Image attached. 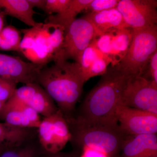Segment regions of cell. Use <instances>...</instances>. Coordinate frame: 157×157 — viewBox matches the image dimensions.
I'll list each match as a JSON object with an SVG mask.
<instances>
[{"label":"cell","instance_id":"52a82bcc","mask_svg":"<svg viewBox=\"0 0 157 157\" xmlns=\"http://www.w3.org/2000/svg\"><path fill=\"white\" fill-rule=\"evenodd\" d=\"M119 104L157 114V84L141 76L128 77Z\"/></svg>","mask_w":157,"mask_h":157},{"label":"cell","instance_id":"7c38bea8","mask_svg":"<svg viewBox=\"0 0 157 157\" xmlns=\"http://www.w3.org/2000/svg\"><path fill=\"white\" fill-rule=\"evenodd\" d=\"M0 116L6 124L24 128L38 129L41 122L36 111L13 96L5 103Z\"/></svg>","mask_w":157,"mask_h":157},{"label":"cell","instance_id":"e0dca14e","mask_svg":"<svg viewBox=\"0 0 157 157\" xmlns=\"http://www.w3.org/2000/svg\"><path fill=\"white\" fill-rule=\"evenodd\" d=\"M133 30L126 28L113 31L112 48L109 58L111 66L117 65L125 56L131 45Z\"/></svg>","mask_w":157,"mask_h":157},{"label":"cell","instance_id":"83f0119b","mask_svg":"<svg viewBox=\"0 0 157 157\" xmlns=\"http://www.w3.org/2000/svg\"><path fill=\"white\" fill-rule=\"evenodd\" d=\"M141 76L157 84V50L152 55Z\"/></svg>","mask_w":157,"mask_h":157},{"label":"cell","instance_id":"30bf717a","mask_svg":"<svg viewBox=\"0 0 157 157\" xmlns=\"http://www.w3.org/2000/svg\"><path fill=\"white\" fill-rule=\"evenodd\" d=\"M157 7L155 0H120L116 8L129 28L138 29L157 25Z\"/></svg>","mask_w":157,"mask_h":157},{"label":"cell","instance_id":"5bb4252c","mask_svg":"<svg viewBox=\"0 0 157 157\" xmlns=\"http://www.w3.org/2000/svg\"><path fill=\"white\" fill-rule=\"evenodd\" d=\"M121 149L125 157L157 156V134L128 135Z\"/></svg>","mask_w":157,"mask_h":157},{"label":"cell","instance_id":"ac0fdd59","mask_svg":"<svg viewBox=\"0 0 157 157\" xmlns=\"http://www.w3.org/2000/svg\"><path fill=\"white\" fill-rule=\"evenodd\" d=\"M29 129L0 123V152L25 142L30 136Z\"/></svg>","mask_w":157,"mask_h":157},{"label":"cell","instance_id":"d6986e66","mask_svg":"<svg viewBox=\"0 0 157 157\" xmlns=\"http://www.w3.org/2000/svg\"><path fill=\"white\" fill-rule=\"evenodd\" d=\"M92 0H71L67 9L60 14L51 15L45 20V23L61 26L66 30L77 14L86 11Z\"/></svg>","mask_w":157,"mask_h":157},{"label":"cell","instance_id":"1f68e13d","mask_svg":"<svg viewBox=\"0 0 157 157\" xmlns=\"http://www.w3.org/2000/svg\"><path fill=\"white\" fill-rule=\"evenodd\" d=\"M46 157H74L70 156L67 155L60 154V152L56 154H49L47 153L46 154Z\"/></svg>","mask_w":157,"mask_h":157},{"label":"cell","instance_id":"4316f807","mask_svg":"<svg viewBox=\"0 0 157 157\" xmlns=\"http://www.w3.org/2000/svg\"><path fill=\"white\" fill-rule=\"evenodd\" d=\"M71 0H46L44 11L46 14H61L66 11L70 5Z\"/></svg>","mask_w":157,"mask_h":157},{"label":"cell","instance_id":"836d02e7","mask_svg":"<svg viewBox=\"0 0 157 157\" xmlns=\"http://www.w3.org/2000/svg\"><path fill=\"white\" fill-rule=\"evenodd\" d=\"M38 157H46V155H43L40 156H38Z\"/></svg>","mask_w":157,"mask_h":157},{"label":"cell","instance_id":"d6a6232c","mask_svg":"<svg viewBox=\"0 0 157 157\" xmlns=\"http://www.w3.org/2000/svg\"><path fill=\"white\" fill-rule=\"evenodd\" d=\"M5 104L4 103H2V102H0V112L2 111Z\"/></svg>","mask_w":157,"mask_h":157},{"label":"cell","instance_id":"484cf974","mask_svg":"<svg viewBox=\"0 0 157 157\" xmlns=\"http://www.w3.org/2000/svg\"><path fill=\"white\" fill-rule=\"evenodd\" d=\"M120 0H92L86 11L88 13L100 12L116 8Z\"/></svg>","mask_w":157,"mask_h":157},{"label":"cell","instance_id":"ba28073f","mask_svg":"<svg viewBox=\"0 0 157 157\" xmlns=\"http://www.w3.org/2000/svg\"><path fill=\"white\" fill-rule=\"evenodd\" d=\"M38 130L39 142L47 153L60 152L72 138L70 126L59 109L41 121Z\"/></svg>","mask_w":157,"mask_h":157},{"label":"cell","instance_id":"7a4b0ae2","mask_svg":"<svg viewBox=\"0 0 157 157\" xmlns=\"http://www.w3.org/2000/svg\"><path fill=\"white\" fill-rule=\"evenodd\" d=\"M40 70L36 83L56 103L64 115L74 109L80 99L84 81L76 62L60 60Z\"/></svg>","mask_w":157,"mask_h":157},{"label":"cell","instance_id":"cb8c5ba5","mask_svg":"<svg viewBox=\"0 0 157 157\" xmlns=\"http://www.w3.org/2000/svg\"><path fill=\"white\" fill-rule=\"evenodd\" d=\"M113 31L105 33L99 36L96 37L93 40L97 49L101 53L107 56L108 57L112 48Z\"/></svg>","mask_w":157,"mask_h":157},{"label":"cell","instance_id":"5b68a950","mask_svg":"<svg viewBox=\"0 0 157 157\" xmlns=\"http://www.w3.org/2000/svg\"><path fill=\"white\" fill-rule=\"evenodd\" d=\"M133 30L131 45L125 56L115 66L127 77L141 76L157 50V25Z\"/></svg>","mask_w":157,"mask_h":157},{"label":"cell","instance_id":"6da1fadb","mask_svg":"<svg viewBox=\"0 0 157 157\" xmlns=\"http://www.w3.org/2000/svg\"><path fill=\"white\" fill-rule=\"evenodd\" d=\"M128 77L110 66L85 98L76 121L86 124L118 125L115 111Z\"/></svg>","mask_w":157,"mask_h":157},{"label":"cell","instance_id":"603a6c76","mask_svg":"<svg viewBox=\"0 0 157 157\" xmlns=\"http://www.w3.org/2000/svg\"><path fill=\"white\" fill-rule=\"evenodd\" d=\"M21 145L7 149L0 153V157H38L36 149L32 146L20 147Z\"/></svg>","mask_w":157,"mask_h":157},{"label":"cell","instance_id":"9a60e30c","mask_svg":"<svg viewBox=\"0 0 157 157\" xmlns=\"http://www.w3.org/2000/svg\"><path fill=\"white\" fill-rule=\"evenodd\" d=\"M93 25L97 37L114 30L129 28L117 8L84 15Z\"/></svg>","mask_w":157,"mask_h":157},{"label":"cell","instance_id":"ffe728a7","mask_svg":"<svg viewBox=\"0 0 157 157\" xmlns=\"http://www.w3.org/2000/svg\"><path fill=\"white\" fill-rule=\"evenodd\" d=\"M21 32L13 25L6 26L0 32V50L21 52Z\"/></svg>","mask_w":157,"mask_h":157},{"label":"cell","instance_id":"277c9868","mask_svg":"<svg viewBox=\"0 0 157 157\" xmlns=\"http://www.w3.org/2000/svg\"><path fill=\"white\" fill-rule=\"evenodd\" d=\"M67 121L72 125L71 140L80 147H86L108 156L122 148L128 136L118 125L86 124L70 118Z\"/></svg>","mask_w":157,"mask_h":157},{"label":"cell","instance_id":"f1b7e54d","mask_svg":"<svg viewBox=\"0 0 157 157\" xmlns=\"http://www.w3.org/2000/svg\"><path fill=\"white\" fill-rule=\"evenodd\" d=\"M81 147L82 149V153L80 157H109L108 155L96 150L86 147Z\"/></svg>","mask_w":157,"mask_h":157},{"label":"cell","instance_id":"44dd1931","mask_svg":"<svg viewBox=\"0 0 157 157\" xmlns=\"http://www.w3.org/2000/svg\"><path fill=\"white\" fill-rule=\"evenodd\" d=\"M101 53L96 48L93 41L82 53L78 64L80 67L82 76L84 83L85 78L90 67Z\"/></svg>","mask_w":157,"mask_h":157},{"label":"cell","instance_id":"8fae6325","mask_svg":"<svg viewBox=\"0 0 157 157\" xmlns=\"http://www.w3.org/2000/svg\"><path fill=\"white\" fill-rule=\"evenodd\" d=\"M42 65L25 62L17 56L0 53V77L16 83H36Z\"/></svg>","mask_w":157,"mask_h":157},{"label":"cell","instance_id":"8992f818","mask_svg":"<svg viewBox=\"0 0 157 157\" xmlns=\"http://www.w3.org/2000/svg\"><path fill=\"white\" fill-rule=\"evenodd\" d=\"M96 37L93 25L85 16L76 18L65 30L61 50L55 62L72 59L78 63L83 51Z\"/></svg>","mask_w":157,"mask_h":157},{"label":"cell","instance_id":"4fadbf2b","mask_svg":"<svg viewBox=\"0 0 157 157\" xmlns=\"http://www.w3.org/2000/svg\"><path fill=\"white\" fill-rule=\"evenodd\" d=\"M13 96L44 117L59 109L45 90L37 83L25 84L17 89Z\"/></svg>","mask_w":157,"mask_h":157},{"label":"cell","instance_id":"2e32d148","mask_svg":"<svg viewBox=\"0 0 157 157\" xmlns=\"http://www.w3.org/2000/svg\"><path fill=\"white\" fill-rule=\"evenodd\" d=\"M0 11L32 27L39 24L34 19L36 12L28 0H0Z\"/></svg>","mask_w":157,"mask_h":157},{"label":"cell","instance_id":"3957f363","mask_svg":"<svg viewBox=\"0 0 157 157\" xmlns=\"http://www.w3.org/2000/svg\"><path fill=\"white\" fill-rule=\"evenodd\" d=\"M64 28L51 24L39 23L30 29H22L21 53L31 62L45 66L56 60L61 50Z\"/></svg>","mask_w":157,"mask_h":157},{"label":"cell","instance_id":"d4e9b609","mask_svg":"<svg viewBox=\"0 0 157 157\" xmlns=\"http://www.w3.org/2000/svg\"><path fill=\"white\" fill-rule=\"evenodd\" d=\"M17 89V83L0 77V102L5 104L13 96Z\"/></svg>","mask_w":157,"mask_h":157},{"label":"cell","instance_id":"f546056e","mask_svg":"<svg viewBox=\"0 0 157 157\" xmlns=\"http://www.w3.org/2000/svg\"><path fill=\"white\" fill-rule=\"evenodd\" d=\"M28 2L33 9L37 8L44 11L46 0H28Z\"/></svg>","mask_w":157,"mask_h":157},{"label":"cell","instance_id":"4dcf8cb0","mask_svg":"<svg viewBox=\"0 0 157 157\" xmlns=\"http://www.w3.org/2000/svg\"><path fill=\"white\" fill-rule=\"evenodd\" d=\"M5 14L2 11H0V32L5 27Z\"/></svg>","mask_w":157,"mask_h":157},{"label":"cell","instance_id":"7402d4cb","mask_svg":"<svg viewBox=\"0 0 157 157\" xmlns=\"http://www.w3.org/2000/svg\"><path fill=\"white\" fill-rule=\"evenodd\" d=\"M111 63V60L108 56L101 54L95 60L90 67L86 77V82L92 77L104 75Z\"/></svg>","mask_w":157,"mask_h":157},{"label":"cell","instance_id":"9c48e42d","mask_svg":"<svg viewBox=\"0 0 157 157\" xmlns=\"http://www.w3.org/2000/svg\"><path fill=\"white\" fill-rule=\"evenodd\" d=\"M115 117L127 135L157 134V114L119 104Z\"/></svg>","mask_w":157,"mask_h":157}]
</instances>
